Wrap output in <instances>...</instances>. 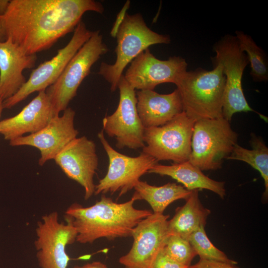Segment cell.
Wrapping results in <instances>:
<instances>
[{"label":"cell","instance_id":"cell-1","mask_svg":"<svg viewBox=\"0 0 268 268\" xmlns=\"http://www.w3.org/2000/svg\"><path fill=\"white\" fill-rule=\"evenodd\" d=\"M90 11L102 14L104 8L93 0H11L0 18L6 39L36 55L73 31Z\"/></svg>","mask_w":268,"mask_h":268},{"label":"cell","instance_id":"cell-2","mask_svg":"<svg viewBox=\"0 0 268 268\" xmlns=\"http://www.w3.org/2000/svg\"><path fill=\"white\" fill-rule=\"evenodd\" d=\"M134 201L131 199L118 203L103 195L100 201L90 206L72 204L66 210L65 219L75 228L76 241L81 244L92 243L103 238L114 240L130 237L136 225L153 213L134 208Z\"/></svg>","mask_w":268,"mask_h":268},{"label":"cell","instance_id":"cell-3","mask_svg":"<svg viewBox=\"0 0 268 268\" xmlns=\"http://www.w3.org/2000/svg\"><path fill=\"white\" fill-rule=\"evenodd\" d=\"M186 71L175 85L182 101L183 112L195 121L222 118L225 77L222 67Z\"/></svg>","mask_w":268,"mask_h":268},{"label":"cell","instance_id":"cell-4","mask_svg":"<svg viewBox=\"0 0 268 268\" xmlns=\"http://www.w3.org/2000/svg\"><path fill=\"white\" fill-rule=\"evenodd\" d=\"M115 37L117 39L116 61L113 64L102 62L98 73L111 84L112 92L118 88L125 67L139 54L153 45L171 42L169 36L151 30L140 13H126Z\"/></svg>","mask_w":268,"mask_h":268},{"label":"cell","instance_id":"cell-5","mask_svg":"<svg viewBox=\"0 0 268 268\" xmlns=\"http://www.w3.org/2000/svg\"><path fill=\"white\" fill-rule=\"evenodd\" d=\"M238 134L223 117L194 124L189 161L201 171L220 169L237 143Z\"/></svg>","mask_w":268,"mask_h":268},{"label":"cell","instance_id":"cell-6","mask_svg":"<svg viewBox=\"0 0 268 268\" xmlns=\"http://www.w3.org/2000/svg\"><path fill=\"white\" fill-rule=\"evenodd\" d=\"M213 50L215 53V56L211 58L213 64L221 65L225 77L222 108L223 118L230 122L233 115L238 112L258 113L250 106L243 92L242 77L249 62L236 37L225 35L215 43Z\"/></svg>","mask_w":268,"mask_h":268},{"label":"cell","instance_id":"cell-7","mask_svg":"<svg viewBox=\"0 0 268 268\" xmlns=\"http://www.w3.org/2000/svg\"><path fill=\"white\" fill-rule=\"evenodd\" d=\"M109 49L99 30L93 31L90 38L68 62L56 82L45 92L56 115L68 107L76 95L83 79L89 74L92 66Z\"/></svg>","mask_w":268,"mask_h":268},{"label":"cell","instance_id":"cell-8","mask_svg":"<svg viewBox=\"0 0 268 268\" xmlns=\"http://www.w3.org/2000/svg\"><path fill=\"white\" fill-rule=\"evenodd\" d=\"M195 122L182 112L163 126L145 128L142 152L158 162L189 161Z\"/></svg>","mask_w":268,"mask_h":268},{"label":"cell","instance_id":"cell-9","mask_svg":"<svg viewBox=\"0 0 268 268\" xmlns=\"http://www.w3.org/2000/svg\"><path fill=\"white\" fill-rule=\"evenodd\" d=\"M109 159L107 172L95 185L94 194L119 192V198L134 189L140 178L158 161L151 156L141 152L136 157L129 156L114 149L105 137L102 130L98 134Z\"/></svg>","mask_w":268,"mask_h":268},{"label":"cell","instance_id":"cell-10","mask_svg":"<svg viewBox=\"0 0 268 268\" xmlns=\"http://www.w3.org/2000/svg\"><path fill=\"white\" fill-rule=\"evenodd\" d=\"M92 33L93 31L88 29L85 23L80 21L74 29L68 43L59 49L52 59L40 64L32 71L28 79L19 90L3 101V108L10 109L33 92L45 90L54 84L71 58L90 38Z\"/></svg>","mask_w":268,"mask_h":268},{"label":"cell","instance_id":"cell-11","mask_svg":"<svg viewBox=\"0 0 268 268\" xmlns=\"http://www.w3.org/2000/svg\"><path fill=\"white\" fill-rule=\"evenodd\" d=\"M118 88L120 91L119 104L112 115L103 119L102 130L109 137L116 139V146L119 149L142 148L145 145V128L137 113L135 89L128 83L123 74Z\"/></svg>","mask_w":268,"mask_h":268},{"label":"cell","instance_id":"cell-12","mask_svg":"<svg viewBox=\"0 0 268 268\" xmlns=\"http://www.w3.org/2000/svg\"><path fill=\"white\" fill-rule=\"evenodd\" d=\"M34 242L37 258L41 268H67L69 258L66 247L76 241L77 232L69 222L59 221L53 211L42 217L36 228Z\"/></svg>","mask_w":268,"mask_h":268},{"label":"cell","instance_id":"cell-13","mask_svg":"<svg viewBox=\"0 0 268 268\" xmlns=\"http://www.w3.org/2000/svg\"><path fill=\"white\" fill-rule=\"evenodd\" d=\"M187 66L186 61L181 57L173 56L161 60L148 48L131 63L124 76L134 89L154 90L161 83L175 84L187 71Z\"/></svg>","mask_w":268,"mask_h":268},{"label":"cell","instance_id":"cell-14","mask_svg":"<svg viewBox=\"0 0 268 268\" xmlns=\"http://www.w3.org/2000/svg\"><path fill=\"white\" fill-rule=\"evenodd\" d=\"M169 215L153 213L141 220L134 229L131 249L119 263L125 268H151L169 235Z\"/></svg>","mask_w":268,"mask_h":268},{"label":"cell","instance_id":"cell-15","mask_svg":"<svg viewBox=\"0 0 268 268\" xmlns=\"http://www.w3.org/2000/svg\"><path fill=\"white\" fill-rule=\"evenodd\" d=\"M75 113L71 108L64 111L62 116L54 117L40 131L9 141L12 146L27 145L35 147L40 151L38 163L43 166L56 156L72 140L77 137L78 131L75 128Z\"/></svg>","mask_w":268,"mask_h":268},{"label":"cell","instance_id":"cell-16","mask_svg":"<svg viewBox=\"0 0 268 268\" xmlns=\"http://www.w3.org/2000/svg\"><path fill=\"white\" fill-rule=\"evenodd\" d=\"M56 164L70 179L84 190V199L94 194L93 177L98 166L95 142L86 136L76 137L70 142L55 158Z\"/></svg>","mask_w":268,"mask_h":268},{"label":"cell","instance_id":"cell-17","mask_svg":"<svg viewBox=\"0 0 268 268\" xmlns=\"http://www.w3.org/2000/svg\"><path fill=\"white\" fill-rule=\"evenodd\" d=\"M56 116L45 90H42L17 114L0 121V134L9 141L25 134H33Z\"/></svg>","mask_w":268,"mask_h":268},{"label":"cell","instance_id":"cell-18","mask_svg":"<svg viewBox=\"0 0 268 268\" xmlns=\"http://www.w3.org/2000/svg\"><path fill=\"white\" fill-rule=\"evenodd\" d=\"M36 60V55L26 54L10 38L0 41V96L3 101L25 83L23 71L33 67Z\"/></svg>","mask_w":268,"mask_h":268},{"label":"cell","instance_id":"cell-19","mask_svg":"<svg viewBox=\"0 0 268 268\" xmlns=\"http://www.w3.org/2000/svg\"><path fill=\"white\" fill-rule=\"evenodd\" d=\"M136 96L137 113L144 128L163 126L183 112L177 89L164 94L152 90H139Z\"/></svg>","mask_w":268,"mask_h":268},{"label":"cell","instance_id":"cell-20","mask_svg":"<svg viewBox=\"0 0 268 268\" xmlns=\"http://www.w3.org/2000/svg\"><path fill=\"white\" fill-rule=\"evenodd\" d=\"M148 173L169 176L182 184L189 191L208 190L223 199L226 195L225 182L214 180L205 175L189 161L164 165L157 163Z\"/></svg>","mask_w":268,"mask_h":268},{"label":"cell","instance_id":"cell-21","mask_svg":"<svg viewBox=\"0 0 268 268\" xmlns=\"http://www.w3.org/2000/svg\"><path fill=\"white\" fill-rule=\"evenodd\" d=\"M186 203L176 208L171 219L168 220L169 234L179 236L188 239L198 228L205 226L210 210L204 207L199 199V190L192 191Z\"/></svg>","mask_w":268,"mask_h":268},{"label":"cell","instance_id":"cell-22","mask_svg":"<svg viewBox=\"0 0 268 268\" xmlns=\"http://www.w3.org/2000/svg\"><path fill=\"white\" fill-rule=\"evenodd\" d=\"M132 199L134 201L145 200L150 205L154 213L163 214L167 207L175 201L186 200L192 191L174 183H168L161 186L149 185L139 181L134 188Z\"/></svg>","mask_w":268,"mask_h":268},{"label":"cell","instance_id":"cell-23","mask_svg":"<svg viewBox=\"0 0 268 268\" xmlns=\"http://www.w3.org/2000/svg\"><path fill=\"white\" fill-rule=\"evenodd\" d=\"M250 143L252 149L236 144L226 159L245 162L260 172L265 187L262 198L266 201L268 198V148L263 139L254 134H251Z\"/></svg>","mask_w":268,"mask_h":268},{"label":"cell","instance_id":"cell-24","mask_svg":"<svg viewBox=\"0 0 268 268\" xmlns=\"http://www.w3.org/2000/svg\"><path fill=\"white\" fill-rule=\"evenodd\" d=\"M240 48L246 54L250 64V75L255 82H267L268 80V61L265 51L253 38L242 31H235Z\"/></svg>","mask_w":268,"mask_h":268},{"label":"cell","instance_id":"cell-25","mask_svg":"<svg viewBox=\"0 0 268 268\" xmlns=\"http://www.w3.org/2000/svg\"><path fill=\"white\" fill-rule=\"evenodd\" d=\"M204 227L201 226L198 228L188 239L200 259L237 265V261L229 259L211 243L206 234Z\"/></svg>","mask_w":268,"mask_h":268},{"label":"cell","instance_id":"cell-26","mask_svg":"<svg viewBox=\"0 0 268 268\" xmlns=\"http://www.w3.org/2000/svg\"><path fill=\"white\" fill-rule=\"evenodd\" d=\"M163 250L170 258L187 266H190L197 256L189 240L179 236L169 234L166 238Z\"/></svg>","mask_w":268,"mask_h":268},{"label":"cell","instance_id":"cell-27","mask_svg":"<svg viewBox=\"0 0 268 268\" xmlns=\"http://www.w3.org/2000/svg\"><path fill=\"white\" fill-rule=\"evenodd\" d=\"M189 266L184 265L175 261L163 251V248L158 253L151 268H188Z\"/></svg>","mask_w":268,"mask_h":268},{"label":"cell","instance_id":"cell-28","mask_svg":"<svg viewBox=\"0 0 268 268\" xmlns=\"http://www.w3.org/2000/svg\"><path fill=\"white\" fill-rule=\"evenodd\" d=\"M236 265L200 259L197 264L190 265L188 268H239Z\"/></svg>","mask_w":268,"mask_h":268},{"label":"cell","instance_id":"cell-29","mask_svg":"<svg viewBox=\"0 0 268 268\" xmlns=\"http://www.w3.org/2000/svg\"><path fill=\"white\" fill-rule=\"evenodd\" d=\"M129 4L130 2H129L128 1V2L126 3V6L125 5L124 6L123 9H122V10L119 12V14L118 15L117 19L111 32V34L113 37H115L118 27H119L120 24L121 23L122 21L124 19L125 14H126L127 7L129 6Z\"/></svg>","mask_w":268,"mask_h":268},{"label":"cell","instance_id":"cell-30","mask_svg":"<svg viewBox=\"0 0 268 268\" xmlns=\"http://www.w3.org/2000/svg\"><path fill=\"white\" fill-rule=\"evenodd\" d=\"M82 268H108V267L100 262H93L85 265Z\"/></svg>","mask_w":268,"mask_h":268},{"label":"cell","instance_id":"cell-31","mask_svg":"<svg viewBox=\"0 0 268 268\" xmlns=\"http://www.w3.org/2000/svg\"><path fill=\"white\" fill-rule=\"evenodd\" d=\"M10 0H0V16L3 15L6 12Z\"/></svg>","mask_w":268,"mask_h":268},{"label":"cell","instance_id":"cell-32","mask_svg":"<svg viewBox=\"0 0 268 268\" xmlns=\"http://www.w3.org/2000/svg\"><path fill=\"white\" fill-rule=\"evenodd\" d=\"M6 39L4 31L2 27L1 18L0 16V41H4Z\"/></svg>","mask_w":268,"mask_h":268},{"label":"cell","instance_id":"cell-33","mask_svg":"<svg viewBox=\"0 0 268 268\" xmlns=\"http://www.w3.org/2000/svg\"><path fill=\"white\" fill-rule=\"evenodd\" d=\"M3 100L0 96V121H1L0 117L1 115V113H2L3 109H4L3 106Z\"/></svg>","mask_w":268,"mask_h":268},{"label":"cell","instance_id":"cell-34","mask_svg":"<svg viewBox=\"0 0 268 268\" xmlns=\"http://www.w3.org/2000/svg\"><path fill=\"white\" fill-rule=\"evenodd\" d=\"M74 268H82V267H75Z\"/></svg>","mask_w":268,"mask_h":268}]
</instances>
